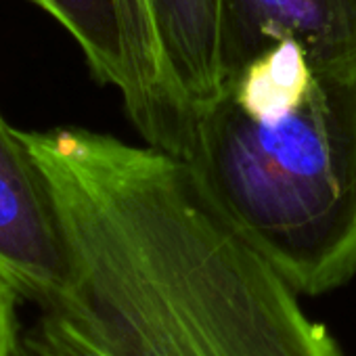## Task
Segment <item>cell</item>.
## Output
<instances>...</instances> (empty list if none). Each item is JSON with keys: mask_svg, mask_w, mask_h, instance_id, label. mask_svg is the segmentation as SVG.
<instances>
[{"mask_svg": "<svg viewBox=\"0 0 356 356\" xmlns=\"http://www.w3.org/2000/svg\"><path fill=\"white\" fill-rule=\"evenodd\" d=\"M22 136L67 250V285L42 312L111 356H350L185 157L86 128Z\"/></svg>", "mask_w": 356, "mask_h": 356, "instance_id": "6da1fadb", "label": "cell"}, {"mask_svg": "<svg viewBox=\"0 0 356 356\" xmlns=\"http://www.w3.org/2000/svg\"><path fill=\"white\" fill-rule=\"evenodd\" d=\"M183 157L300 296L356 277V80L318 76L300 103L270 115L220 95L195 118Z\"/></svg>", "mask_w": 356, "mask_h": 356, "instance_id": "7a4b0ae2", "label": "cell"}, {"mask_svg": "<svg viewBox=\"0 0 356 356\" xmlns=\"http://www.w3.org/2000/svg\"><path fill=\"white\" fill-rule=\"evenodd\" d=\"M0 270L51 310L67 285V250L49 183L22 130L0 113Z\"/></svg>", "mask_w": 356, "mask_h": 356, "instance_id": "3957f363", "label": "cell"}, {"mask_svg": "<svg viewBox=\"0 0 356 356\" xmlns=\"http://www.w3.org/2000/svg\"><path fill=\"white\" fill-rule=\"evenodd\" d=\"M281 40L300 42L318 76L356 80V0H222L225 82Z\"/></svg>", "mask_w": 356, "mask_h": 356, "instance_id": "277c9868", "label": "cell"}, {"mask_svg": "<svg viewBox=\"0 0 356 356\" xmlns=\"http://www.w3.org/2000/svg\"><path fill=\"white\" fill-rule=\"evenodd\" d=\"M147 5L165 97L191 138L195 118L222 95L225 86L222 0H147Z\"/></svg>", "mask_w": 356, "mask_h": 356, "instance_id": "5b68a950", "label": "cell"}, {"mask_svg": "<svg viewBox=\"0 0 356 356\" xmlns=\"http://www.w3.org/2000/svg\"><path fill=\"white\" fill-rule=\"evenodd\" d=\"M53 17L80 47L92 76L113 86L122 97L128 90V70L120 26L118 0H28Z\"/></svg>", "mask_w": 356, "mask_h": 356, "instance_id": "8992f818", "label": "cell"}, {"mask_svg": "<svg viewBox=\"0 0 356 356\" xmlns=\"http://www.w3.org/2000/svg\"><path fill=\"white\" fill-rule=\"evenodd\" d=\"M128 90L122 97L130 122L138 130H153L170 115L163 90L157 42L147 0H118Z\"/></svg>", "mask_w": 356, "mask_h": 356, "instance_id": "52a82bcc", "label": "cell"}, {"mask_svg": "<svg viewBox=\"0 0 356 356\" xmlns=\"http://www.w3.org/2000/svg\"><path fill=\"white\" fill-rule=\"evenodd\" d=\"M26 343L32 356H111L57 312H42Z\"/></svg>", "mask_w": 356, "mask_h": 356, "instance_id": "ba28073f", "label": "cell"}, {"mask_svg": "<svg viewBox=\"0 0 356 356\" xmlns=\"http://www.w3.org/2000/svg\"><path fill=\"white\" fill-rule=\"evenodd\" d=\"M19 300H24L22 291L0 270V356H17L19 352Z\"/></svg>", "mask_w": 356, "mask_h": 356, "instance_id": "9c48e42d", "label": "cell"}]
</instances>
